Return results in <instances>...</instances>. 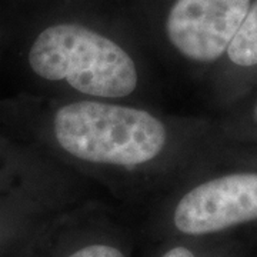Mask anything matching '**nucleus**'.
<instances>
[{
    "instance_id": "f257e3e1",
    "label": "nucleus",
    "mask_w": 257,
    "mask_h": 257,
    "mask_svg": "<svg viewBox=\"0 0 257 257\" xmlns=\"http://www.w3.org/2000/svg\"><path fill=\"white\" fill-rule=\"evenodd\" d=\"M8 139L86 184L163 197L224 143L213 116L128 101L22 96L0 104Z\"/></svg>"
},
{
    "instance_id": "f03ea898",
    "label": "nucleus",
    "mask_w": 257,
    "mask_h": 257,
    "mask_svg": "<svg viewBox=\"0 0 257 257\" xmlns=\"http://www.w3.org/2000/svg\"><path fill=\"white\" fill-rule=\"evenodd\" d=\"M22 64L28 96L165 107L166 73L146 39L94 19H53L30 39Z\"/></svg>"
},
{
    "instance_id": "7ed1b4c3",
    "label": "nucleus",
    "mask_w": 257,
    "mask_h": 257,
    "mask_svg": "<svg viewBox=\"0 0 257 257\" xmlns=\"http://www.w3.org/2000/svg\"><path fill=\"white\" fill-rule=\"evenodd\" d=\"M163 199L184 237H209L257 223V149L223 145Z\"/></svg>"
},
{
    "instance_id": "20e7f679",
    "label": "nucleus",
    "mask_w": 257,
    "mask_h": 257,
    "mask_svg": "<svg viewBox=\"0 0 257 257\" xmlns=\"http://www.w3.org/2000/svg\"><path fill=\"white\" fill-rule=\"evenodd\" d=\"M253 0H169L150 49L165 73L202 83L219 64Z\"/></svg>"
},
{
    "instance_id": "39448f33",
    "label": "nucleus",
    "mask_w": 257,
    "mask_h": 257,
    "mask_svg": "<svg viewBox=\"0 0 257 257\" xmlns=\"http://www.w3.org/2000/svg\"><path fill=\"white\" fill-rule=\"evenodd\" d=\"M200 84L217 111L227 109L256 89L257 0H253L223 59Z\"/></svg>"
},
{
    "instance_id": "423d86ee",
    "label": "nucleus",
    "mask_w": 257,
    "mask_h": 257,
    "mask_svg": "<svg viewBox=\"0 0 257 257\" xmlns=\"http://www.w3.org/2000/svg\"><path fill=\"white\" fill-rule=\"evenodd\" d=\"M213 117L223 143L257 149V87Z\"/></svg>"
},
{
    "instance_id": "0eeeda50",
    "label": "nucleus",
    "mask_w": 257,
    "mask_h": 257,
    "mask_svg": "<svg viewBox=\"0 0 257 257\" xmlns=\"http://www.w3.org/2000/svg\"><path fill=\"white\" fill-rule=\"evenodd\" d=\"M63 257H127L121 246L109 240L94 239L70 248Z\"/></svg>"
},
{
    "instance_id": "6e6552de",
    "label": "nucleus",
    "mask_w": 257,
    "mask_h": 257,
    "mask_svg": "<svg viewBox=\"0 0 257 257\" xmlns=\"http://www.w3.org/2000/svg\"><path fill=\"white\" fill-rule=\"evenodd\" d=\"M160 257H199L192 247L186 244H175L173 247L167 248Z\"/></svg>"
}]
</instances>
